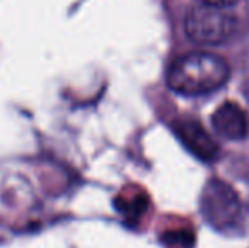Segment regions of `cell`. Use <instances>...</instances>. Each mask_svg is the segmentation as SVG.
<instances>
[{
  "label": "cell",
  "mask_w": 249,
  "mask_h": 248,
  "mask_svg": "<svg viewBox=\"0 0 249 248\" xmlns=\"http://www.w3.org/2000/svg\"><path fill=\"white\" fill-rule=\"evenodd\" d=\"M229 78V65L210 53H188L177 58L168 68L166 82L183 95H202L220 89Z\"/></svg>",
  "instance_id": "cell-1"
},
{
  "label": "cell",
  "mask_w": 249,
  "mask_h": 248,
  "mask_svg": "<svg viewBox=\"0 0 249 248\" xmlns=\"http://www.w3.org/2000/svg\"><path fill=\"white\" fill-rule=\"evenodd\" d=\"M202 214L209 225L217 229H232L243 218V204L229 184L222 180H210L200 199Z\"/></svg>",
  "instance_id": "cell-2"
},
{
  "label": "cell",
  "mask_w": 249,
  "mask_h": 248,
  "mask_svg": "<svg viewBox=\"0 0 249 248\" xmlns=\"http://www.w3.org/2000/svg\"><path fill=\"white\" fill-rule=\"evenodd\" d=\"M185 33L198 44L226 43L234 33V19L224 9L200 5L192 9L185 17Z\"/></svg>",
  "instance_id": "cell-3"
},
{
  "label": "cell",
  "mask_w": 249,
  "mask_h": 248,
  "mask_svg": "<svg viewBox=\"0 0 249 248\" xmlns=\"http://www.w3.org/2000/svg\"><path fill=\"white\" fill-rule=\"evenodd\" d=\"M175 131H177L180 141L200 160L212 162V160L217 158V155H219L217 145L198 123H195V121H181V123L177 124Z\"/></svg>",
  "instance_id": "cell-4"
},
{
  "label": "cell",
  "mask_w": 249,
  "mask_h": 248,
  "mask_svg": "<svg viewBox=\"0 0 249 248\" xmlns=\"http://www.w3.org/2000/svg\"><path fill=\"white\" fill-rule=\"evenodd\" d=\"M212 126L217 134L226 139H243L248 133L246 114L234 102H226L217 107L212 116Z\"/></svg>",
  "instance_id": "cell-5"
},
{
  "label": "cell",
  "mask_w": 249,
  "mask_h": 248,
  "mask_svg": "<svg viewBox=\"0 0 249 248\" xmlns=\"http://www.w3.org/2000/svg\"><path fill=\"white\" fill-rule=\"evenodd\" d=\"M164 243L170 248H190L194 245V235L188 231H175L164 235Z\"/></svg>",
  "instance_id": "cell-6"
},
{
  "label": "cell",
  "mask_w": 249,
  "mask_h": 248,
  "mask_svg": "<svg viewBox=\"0 0 249 248\" xmlns=\"http://www.w3.org/2000/svg\"><path fill=\"white\" fill-rule=\"evenodd\" d=\"M202 5H212V7H219V9H224V7H229L232 3H236L237 0H200Z\"/></svg>",
  "instance_id": "cell-7"
}]
</instances>
